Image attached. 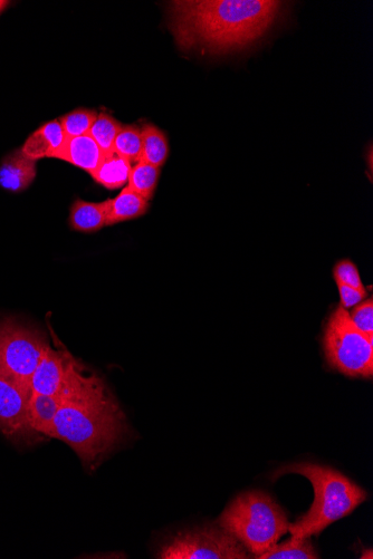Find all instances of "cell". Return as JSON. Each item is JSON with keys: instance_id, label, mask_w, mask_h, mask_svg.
Masks as SVG:
<instances>
[{"instance_id": "6da1fadb", "label": "cell", "mask_w": 373, "mask_h": 559, "mask_svg": "<svg viewBox=\"0 0 373 559\" xmlns=\"http://www.w3.org/2000/svg\"><path fill=\"white\" fill-rule=\"evenodd\" d=\"M275 0H188L169 5L170 30L181 50L224 54L251 45L275 21Z\"/></svg>"}, {"instance_id": "7a4b0ae2", "label": "cell", "mask_w": 373, "mask_h": 559, "mask_svg": "<svg viewBox=\"0 0 373 559\" xmlns=\"http://www.w3.org/2000/svg\"><path fill=\"white\" fill-rule=\"evenodd\" d=\"M55 418V439L78 454L86 467L98 465L127 435L126 417L100 378L84 377L74 361Z\"/></svg>"}, {"instance_id": "3957f363", "label": "cell", "mask_w": 373, "mask_h": 559, "mask_svg": "<svg viewBox=\"0 0 373 559\" xmlns=\"http://www.w3.org/2000/svg\"><path fill=\"white\" fill-rule=\"evenodd\" d=\"M289 474L305 477L314 489V501L309 512L295 524H290L289 533L292 536L289 541L292 543L318 536L325 528L351 515L368 499L365 490L330 467L299 462L275 470L272 479Z\"/></svg>"}, {"instance_id": "277c9868", "label": "cell", "mask_w": 373, "mask_h": 559, "mask_svg": "<svg viewBox=\"0 0 373 559\" xmlns=\"http://www.w3.org/2000/svg\"><path fill=\"white\" fill-rule=\"evenodd\" d=\"M217 525L258 558L289 533L290 522L270 495L254 490L237 496L218 518Z\"/></svg>"}, {"instance_id": "5b68a950", "label": "cell", "mask_w": 373, "mask_h": 559, "mask_svg": "<svg viewBox=\"0 0 373 559\" xmlns=\"http://www.w3.org/2000/svg\"><path fill=\"white\" fill-rule=\"evenodd\" d=\"M323 346L333 370L349 378L372 379L373 337L362 333L341 306L329 317Z\"/></svg>"}, {"instance_id": "8992f818", "label": "cell", "mask_w": 373, "mask_h": 559, "mask_svg": "<svg viewBox=\"0 0 373 559\" xmlns=\"http://www.w3.org/2000/svg\"><path fill=\"white\" fill-rule=\"evenodd\" d=\"M49 346L42 332L5 318L0 321V373L31 390L33 374Z\"/></svg>"}, {"instance_id": "52a82bcc", "label": "cell", "mask_w": 373, "mask_h": 559, "mask_svg": "<svg viewBox=\"0 0 373 559\" xmlns=\"http://www.w3.org/2000/svg\"><path fill=\"white\" fill-rule=\"evenodd\" d=\"M161 559H246L247 549L225 529L217 526L188 529L159 549Z\"/></svg>"}, {"instance_id": "ba28073f", "label": "cell", "mask_w": 373, "mask_h": 559, "mask_svg": "<svg viewBox=\"0 0 373 559\" xmlns=\"http://www.w3.org/2000/svg\"><path fill=\"white\" fill-rule=\"evenodd\" d=\"M32 390L0 373V432L12 442L28 443L38 435L30 422Z\"/></svg>"}, {"instance_id": "9c48e42d", "label": "cell", "mask_w": 373, "mask_h": 559, "mask_svg": "<svg viewBox=\"0 0 373 559\" xmlns=\"http://www.w3.org/2000/svg\"><path fill=\"white\" fill-rule=\"evenodd\" d=\"M74 361L68 351H56L49 346L33 374L32 392L60 397Z\"/></svg>"}, {"instance_id": "30bf717a", "label": "cell", "mask_w": 373, "mask_h": 559, "mask_svg": "<svg viewBox=\"0 0 373 559\" xmlns=\"http://www.w3.org/2000/svg\"><path fill=\"white\" fill-rule=\"evenodd\" d=\"M36 163L24 156L21 149L9 153L0 163V187L13 194L27 190L36 179Z\"/></svg>"}, {"instance_id": "8fae6325", "label": "cell", "mask_w": 373, "mask_h": 559, "mask_svg": "<svg viewBox=\"0 0 373 559\" xmlns=\"http://www.w3.org/2000/svg\"><path fill=\"white\" fill-rule=\"evenodd\" d=\"M104 152L88 134L66 139L63 147L55 153L54 159L71 163L89 175H93L104 158Z\"/></svg>"}, {"instance_id": "7c38bea8", "label": "cell", "mask_w": 373, "mask_h": 559, "mask_svg": "<svg viewBox=\"0 0 373 559\" xmlns=\"http://www.w3.org/2000/svg\"><path fill=\"white\" fill-rule=\"evenodd\" d=\"M66 134L60 120L47 122L40 129L34 131L21 148L24 156L34 161L44 158H54L65 143Z\"/></svg>"}, {"instance_id": "4fadbf2b", "label": "cell", "mask_w": 373, "mask_h": 559, "mask_svg": "<svg viewBox=\"0 0 373 559\" xmlns=\"http://www.w3.org/2000/svg\"><path fill=\"white\" fill-rule=\"evenodd\" d=\"M109 199L102 202L75 200L70 210V226L83 234L97 233L107 227Z\"/></svg>"}, {"instance_id": "5bb4252c", "label": "cell", "mask_w": 373, "mask_h": 559, "mask_svg": "<svg viewBox=\"0 0 373 559\" xmlns=\"http://www.w3.org/2000/svg\"><path fill=\"white\" fill-rule=\"evenodd\" d=\"M62 404V398L32 392L28 414L32 429L38 435L55 438V418Z\"/></svg>"}, {"instance_id": "9a60e30c", "label": "cell", "mask_w": 373, "mask_h": 559, "mask_svg": "<svg viewBox=\"0 0 373 559\" xmlns=\"http://www.w3.org/2000/svg\"><path fill=\"white\" fill-rule=\"evenodd\" d=\"M149 208V201L127 186L116 198L109 199L107 227L145 216Z\"/></svg>"}, {"instance_id": "2e32d148", "label": "cell", "mask_w": 373, "mask_h": 559, "mask_svg": "<svg viewBox=\"0 0 373 559\" xmlns=\"http://www.w3.org/2000/svg\"><path fill=\"white\" fill-rule=\"evenodd\" d=\"M131 169V163L113 151L104 154L99 168L91 177L105 189L117 190L126 186Z\"/></svg>"}, {"instance_id": "e0dca14e", "label": "cell", "mask_w": 373, "mask_h": 559, "mask_svg": "<svg viewBox=\"0 0 373 559\" xmlns=\"http://www.w3.org/2000/svg\"><path fill=\"white\" fill-rule=\"evenodd\" d=\"M141 161L161 169L169 157V143L164 131L155 124L146 123L141 128Z\"/></svg>"}, {"instance_id": "ac0fdd59", "label": "cell", "mask_w": 373, "mask_h": 559, "mask_svg": "<svg viewBox=\"0 0 373 559\" xmlns=\"http://www.w3.org/2000/svg\"><path fill=\"white\" fill-rule=\"evenodd\" d=\"M159 178L160 168L149 165L145 161H139L137 165L132 166L128 187L150 201L155 196Z\"/></svg>"}, {"instance_id": "d6986e66", "label": "cell", "mask_w": 373, "mask_h": 559, "mask_svg": "<svg viewBox=\"0 0 373 559\" xmlns=\"http://www.w3.org/2000/svg\"><path fill=\"white\" fill-rule=\"evenodd\" d=\"M123 125L107 112H100L97 120L92 125L89 136L97 142L104 153L113 152L116 141Z\"/></svg>"}, {"instance_id": "ffe728a7", "label": "cell", "mask_w": 373, "mask_h": 559, "mask_svg": "<svg viewBox=\"0 0 373 559\" xmlns=\"http://www.w3.org/2000/svg\"><path fill=\"white\" fill-rule=\"evenodd\" d=\"M114 152L119 156L128 160L131 165L141 161L142 153V137L141 128L137 125H123L119 132L116 141H114Z\"/></svg>"}, {"instance_id": "44dd1931", "label": "cell", "mask_w": 373, "mask_h": 559, "mask_svg": "<svg viewBox=\"0 0 373 559\" xmlns=\"http://www.w3.org/2000/svg\"><path fill=\"white\" fill-rule=\"evenodd\" d=\"M260 559H318L319 554L311 542V539H304L298 543L290 541L281 545H274L270 551H267Z\"/></svg>"}, {"instance_id": "7402d4cb", "label": "cell", "mask_w": 373, "mask_h": 559, "mask_svg": "<svg viewBox=\"0 0 373 559\" xmlns=\"http://www.w3.org/2000/svg\"><path fill=\"white\" fill-rule=\"evenodd\" d=\"M99 113L94 110L76 109L60 119L62 128L68 138L88 136Z\"/></svg>"}, {"instance_id": "603a6c76", "label": "cell", "mask_w": 373, "mask_h": 559, "mask_svg": "<svg viewBox=\"0 0 373 559\" xmlns=\"http://www.w3.org/2000/svg\"><path fill=\"white\" fill-rule=\"evenodd\" d=\"M333 277L337 284H343L355 288H365L359 269L350 259H342L333 268Z\"/></svg>"}, {"instance_id": "cb8c5ba5", "label": "cell", "mask_w": 373, "mask_h": 559, "mask_svg": "<svg viewBox=\"0 0 373 559\" xmlns=\"http://www.w3.org/2000/svg\"><path fill=\"white\" fill-rule=\"evenodd\" d=\"M350 318L352 323L355 324L362 333L373 337L372 298H368V300H365L359 305L355 306V310H353V312L350 314Z\"/></svg>"}, {"instance_id": "d4e9b609", "label": "cell", "mask_w": 373, "mask_h": 559, "mask_svg": "<svg viewBox=\"0 0 373 559\" xmlns=\"http://www.w3.org/2000/svg\"><path fill=\"white\" fill-rule=\"evenodd\" d=\"M337 286L340 294L341 307H343L344 310L348 311L350 308H353L367 300L368 292L366 287L355 288L343 284H337Z\"/></svg>"}, {"instance_id": "484cf974", "label": "cell", "mask_w": 373, "mask_h": 559, "mask_svg": "<svg viewBox=\"0 0 373 559\" xmlns=\"http://www.w3.org/2000/svg\"><path fill=\"white\" fill-rule=\"evenodd\" d=\"M8 5L9 2H6V0H0V14H2L5 11Z\"/></svg>"}]
</instances>
